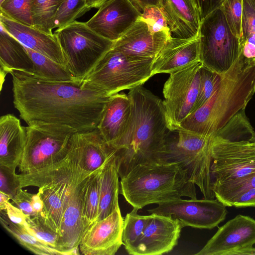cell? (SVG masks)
I'll return each instance as SVG.
<instances>
[{
    "label": "cell",
    "mask_w": 255,
    "mask_h": 255,
    "mask_svg": "<svg viewBox=\"0 0 255 255\" xmlns=\"http://www.w3.org/2000/svg\"><path fill=\"white\" fill-rule=\"evenodd\" d=\"M24 47L33 62L32 74L35 76L52 82H68L77 81L66 66L55 62L37 51Z\"/></svg>",
    "instance_id": "28"
},
{
    "label": "cell",
    "mask_w": 255,
    "mask_h": 255,
    "mask_svg": "<svg viewBox=\"0 0 255 255\" xmlns=\"http://www.w3.org/2000/svg\"><path fill=\"white\" fill-rule=\"evenodd\" d=\"M141 19L147 23L153 33L165 31L170 34L167 22L159 7H146L142 12Z\"/></svg>",
    "instance_id": "39"
},
{
    "label": "cell",
    "mask_w": 255,
    "mask_h": 255,
    "mask_svg": "<svg viewBox=\"0 0 255 255\" xmlns=\"http://www.w3.org/2000/svg\"><path fill=\"white\" fill-rule=\"evenodd\" d=\"M67 62L66 67L83 81L114 42L97 34L86 22L76 20L54 33Z\"/></svg>",
    "instance_id": "7"
},
{
    "label": "cell",
    "mask_w": 255,
    "mask_h": 255,
    "mask_svg": "<svg viewBox=\"0 0 255 255\" xmlns=\"http://www.w3.org/2000/svg\"><path fill=\"white\" fill-rule=\"evenodd\" d=\"M114 150L96 128L74 133L69 141L68 154L83 169L93 172L104 165Z\"/></svg>",
    "instance_id": "20"
},
{
    "label": "cell",
    "mask_w": 255,
    "mask_h": 255,
    "mask_svg": "<svg viewBox=\"0 0 255 255\" xmlns=\"http://www.w3.org/2000/svg\"><path fill=\"white\" fill-rule=\"evenodd\" d=\"M4 0H0V3H1Z\"/></svg>",
    "instance_id": "50"
},
{
    "label": "cell",
    "mask_w": 255,
    "mask_h": 255,
    "mask_svg": "<svg viewBox=\"0 0 255 255\" xmlns=\"http://www.w3.org/2000/svg\"><path fill=\"white\" fill-rule=\"evenodd\" d=\"M13 103L28 126L75 133L97 128L111 96L83 81L44 80L13 70Z\"/></svg>",
    "instance_id": "1"
},
{
    "label": "cell",
    "mask_w": 255,
    "mask_h": 255,
    "mask_svg": "<svg viewBox=\"0 0 255 255\" xmlns=\"http://www.w3.org/2000/svg\"><path fill=\"white\" fill-rule=\"evenodd\" d=\"M224 0H197L201 20L215 9L219 7Z\"/></svg>",
    "instance_id": "44"
},
{
    "label": "cell",
    "mask_w": 255,
    "mask_h": 255,
    "mask_svg": "<svg viewBox=\"0 0 255 255\" xmlns=\"http://www.w3.org/2000/svg\"><path fill=\"white\" fill-rule=\"evenodd\" d=\"M199 37L203 66L223 75L238 59L241 48L219 7L201 21Z\"/></svg>",
    "instance_id": "8"
},
{
    "label": "cell",
    "mask_w": 255,
    "mask_h": 255,
    "mask_svg": "<svg viewBox=\"0 0 255 255\" xmlns=\"http://www.w3.org/2000/svg\"><path fill=\"white\" fill-rule=\"evenodd\" d=\"M0 24L24 46L66 66V59L54 33L49 34L33 26L23 24L1 13Z\"/></svg>",
    "instance_id": "22"
},
{
    "label": "cell",
    "mask_w": 255,
    "mask_h": 255,
    "mask_svg": "<svg viewBox=\"0 0 255 255\" xmlns=\"http://www.w3.org/2000/svg\"><path fill=\"white\" fill-rule=\"evenodd\" d=\"M10 199V196L0 191V211H4L5 209V204Z\"/></svg>",
    "instance_id": "47"
},
{
    "label": "cell",
    "mask_w": 255,
    "mask_h": 255,
    "mask_svg": "<svg viewBox=\"0 0 255 255\" xmlns=\"http://www.w3.org/2000/svg\"><path fill=\"white\" fill-rule=\"evenodd\" d=\"M0 90L7 74L13 70L32 74L33 62L24 46L0 24Z\"/></svg>",
    "instance_id": "25"
},
{
    "label": "cell",
    "mask_w": 255,
    "mask_h": 255,
    "mask_svg": "<svg viewBox=\"0 0 255 255\" xmlns=\"http://www.w3.org/2000/svg\"><path fill=\"white\" fill-rule=\"evenodd\" d=\"M108 0H86L87 5L90 10L92 8H98Z\"/></svg>",
    "instance_id": "48"
},
{
    "label": "cell",
    "mask_w": 255,
    "mask_h": 255,
    "mask_svg": "<svg viewBox=\"0 0 255 255\" xmlns=\"http://www.w3.org/2000/svg\"><path fill=\"white\" fill-rule=\"evenodd\" d=\"M200 62L199 36L189 39L169 37L155 58L152 76L171 74Z\"/></svg>",
    "instance_id": "23"
},
{
    "label": "cell",
    "mask_w": 255,
    "mask_h": 255,
    "mask_svg": "<svg viewBox=\"0 0 255 255\" xmlns=\"http://www.w3.org/2000/svg\"><path fill=\"white\" fill-rule=\"evenodd\" d=\"M130 124L116 156L120 178L139 164L168 161V131L163 101L142 85L130 89Z\"/></svg>",
    "instance_id": "2"
},
{
    "label": "cell",
    "mask_w": 255,
    "mask_h": 255,
    "mask_svg": "<svg viewBox=\"0 0 255 255\" xmlns=\"http://www.w3.org/2000/svg\"><path fill=\"white\" fill-rule=\"evenodd\" d=\"M102 167L91 174L87 183L82 214L84 233L97 221L98 216L100 179Z\"/></svg>",
    "instance_id": "29"
},
{
    "label": "cell",
    "mask_w": 255,
    "mask_h": 255,
    "mask_svg": "<svg viewBox=\"0 0 255 255\" xmlns=\"http://www.w3.org/2000/svg\"><path fill=\"white\" fill-rule=\"evenodd\" d=\"M115 152V149L101 168L99 213L97 221L107 217L119 207L120 176Z\"/></svg>",
    "instance_id": "26"
},
{
    "label": "cell",
    "mask_w": 255,
    "mask_h": 255,
    "mask_svg": "<svg viewBox=\"0 0 255 255\" xmlns=\"http://www.w3.org/2000/svg\"><path fill=\"white\" fill-rule=\"evenodd\" d=\"M63 0H31V13L33 27L52 33L57 12Z\"/></svg>",
    "instance_id": "31"
},
{
    "label": "cell",
    "mask_w": 255,
    "mask_h": 255,
    "mask_svg": "<svg viewBox=\"0 0 255 255\" xmlns=\"http://www.w3.org/2000/svg\"><path fill=\"white\" fill-rule=\"evenodd\" d=\"M255 219L238 215L219 227L196 255H255Z\"/></svg>",
    "instance_id": "13"
},
{
    "label": "cell",
    "mask_w": 255,
    "mask_h": 255,
    "mask_svg": "<svg viewBox=\"0 0 255 255\" xmlns=\"http://www.w3.org/2000/svg\"><path fill=\"white\" fill-rule=\"evenodd\" d=\"M151 213L171 215L177 219L183 228L190 226L200 229H212L226 218L228 212L222 202L216 199L198 200L181 198L160 203L147 210Z\"/></svg>",
    "instance_id": "12"
},
{
    "label": "cell",
    "mask_w": 255,
    "mask_h": 255,
    "mask_svg": "<svg viewBox=\"0 0 255 255\" xmlns=\"http://www.w3.org/2000/svg\"><path fill=\"white\" fill-rule=\"evenodd\" d=\"M32 205L37 216H41L46 218L44 205L39 194L38 192L37 194H33Z\"/></svg>",
    "instance_id": "45"
},
{
    "label": "cell",
    "mask_w": 255,
    "mask_h": 255,
    "mask_svg": "<svg viewBox=\"0 0 255 255\" xmlns=\"http://www.w3.org/2000/svg\"><path fill=\"white\" fill-rule=\"evenodd\" d=\"M233 206L236 208L255 207V188L241 193L234 200Z\"/></svg>",
    "instance_id": "43"
},
{
    "label": "cell",
    "mask_w": 255,
    "mask_h": 255,
    "mask_svg": "<svg viewBox=\"0 0 255 255\" xmlns=\"http://www.w3.org/2000/svg\"><path fill=\"white\" fill-rule=\"evenodd\" d=\"M132 114L128 95L115 94L108 101L97 126L100 135L112 148L117 150L128 129Z\"/></svg>",
    "instance_id": "19"
},
{
    "label": "cell",
    "mask_w": 255,
    "mask_h": 255,
    "mask_svg": "<svg viewBox=\"0 0 255 255\" xmlns=\"http://www.w3.org/2000/svg\"><path fill=\"white\" fill-rule=\"evenodd\" d=\"M201 62L170 74L163 89L166 120L170 131L193 111L198 95Z\"/></svg>",
    "instance_id": "10"
},
{
    "label": "cell",
    "mask_w": 255,
    "mask_h": 255,
    "mask_svg": "<svg viewBox=\"0 0 255 255\" xmlns=\"http://www.w3.org/2000/svg\"><path fill=\"white\" fill-rule=\"evenodd\" d=\"M141 14L131 0H108L86 23L97 34L115 42L141 18Z\"/></svg>",
    "instance_id": "15"
},
{
    "label": "cell",
    "mask_w": 255,
    "mask_h": 255,
    "mask_svg": "<svg viewBox=\"0 0 255 255\" xmlns=\"http://www.w3.org/2000/svg\"><path fill=\"white\" fill-rule=\"evenodd\" d=\"M140 10L143 11L148 6H157L159 7L161 0H131Z\"/></svg>",
    "instance_id": "46"
},
{
    "label": "cell",
    "mask_w": 255,
    "mask_h": 255,
    "mask_svg": "<svg viewBox=\"0 0 255 255\" xmlns=\"http://www.w3.org/2000/svg\"><path fill=\"white\" fill-rule=\"evenodd\" d=\"M26 220L28 224L26 229L50 247L61 252L60 250L61 235L53 228L46 217L27 216Z\"/></svg>",
    "instance_id": "34"
},
{
    "label": "cell",
    "mask_w": 255,
    "mask_h": 255,
    "mask_svg": "<svg viewBox=\"0 0 255 255\" xmlns=\"http://www.w3.org/2000/svg\"><path fill=\"white\" fill-rule=\"evenodd\" d=\"M182 224L171 215L151 213L140 239L128 253L132 255H160L177 245Z\"/></svg>",
    "instance_id": "16"
},
{
    "label": "cell",
    "mask_w": 255,
    "mask_h": 255,
    "mask_svg": "<svg viewBox=\"0 0 255 255\" xmlns=\"http://www.w3.org/2000/svg\"><path fill=\"white\" fill-rule=\"evenodd\" d=\"M31 0H4L0 3V13L23 24L33 26Z\"/></svg>",
    "instance_id": "36"
},
{
    "label": "cell",
    "mask_w": 255,
    "mask_h": 255,
    "mask_svg": "<svg viewBox=\"0 0 255 255\" xmlns=\"http://www.w3.org/2000/svg\"><path fill=\"white\" fill-rule=\"evenodd\" d=\"M26 139L18 166L20 174L33 173L66 157L73 133L28 126Z\"/></svg>",
    "instance_id": "11"
},
{
    "label": "cell",
    "mask_w": 255,
    "mask_h": 255,
    "mask_svg": "<svg viewBox=\"0 0 255 255\" xmlns=\"http://www.w3.org/2000/svg\"><path fill=\"white\" fill-rule=\"evenodd\" d=\"M255 188V173L241 179L212 187L215 198L226 207H232L234 200L243 192Z\"/></svg>",
    "instance_id": "33"
},
{
    "label": "cell",
    "mask_w": 255,
    "mask_h": 255,
    "mask_svg": "<svg viewBox=\"0 0 255 255\" xmlns=\"http://www.w3.org/2000/svg\"><path fill=\"white\" fill-rule=\"evenodd\" d=\"M72 158L74 164L69 179V192L60 228V250L63 255H72V250L79 246L84 233L82 214L84 193L89 177L93 173L83 169Z\"/></svg>",
    "instance_id": "14"
},
{
    "label": "cell",
    "mask_w": 255,
    "mask_h": 255,
    "mask_svg": "<svg viewBox=\"0 0 255 255\" xmlns=\"http://www.w3.org/2000/svg\"><path fill=\"white\" fill-rule=\"evenodd\" d=\"M90 10L86 0H63L55 16L54 28H61Z\"/></svg>",
    "instance_id": "35"
},
{
    "label": "cell",
    "mask_w": 255,
    "mask_h": 255,
    "mask_svg": "<svg viewBox=\"0 0 255 255\" xmlns=\"http://www.w3.org/2000/svg\"><path fill=\"white\" fill-rule=\"evenodd\" d=\"M26 139L25 127L12 114L0 118V166L15 171L23 153Z\"/></svg>",
    "instance_id": "24"
},
{
    "label": "cell",
    "mask_w": 255,
    "mask_h": 255,
    "mask_svg": "<svg viewBox=\"0 0 255 255\" xmlns=\"http://www.w3.org/2000/svg\"><path fill=\"white\" fill-rule=\"evenodd\" d=\"M8 218L13 223L27 227V215L17 207L8 201L5 204L4 210Z\"/></svg>",
    "instance_id": "42"
},
{
    "label": "cell",
    "mask_w": 255,
    "mask_h": 255,
    "mask_svg": "<svg viewBox=\"0 0 255 255\" xmlns=\"http://www.w3.org/2000/svg\"><path fill=\"white\" fill-rule=\"evenodd\" d=\"M223 75L214 72L202 65L200 69L198 95L192 112L201 107L210 98L217 88Z\"/></svg>",
    "instance_id": "37"
},
{
    "label": "cell",
    "mask_w": 255,
    "mask_h": 255,
    "mask_svg": "<svg viewBox=\"0 0 255 255\" xmlns=\"http://www.w3.org/2000/svg\"><path fill=\"white\" fill-rule=\"evenodd\" d=\"M121 179L120 193L138 210L183 196L197 199L195 184L178 162L139 164Z\"/></svg>",
    "instance_id": "4"
},
{
    "label": "cell",
    "mask_w": 255,
    "mask_h": 255,
    "mask_svg": "<svg viewBox=\"0 0 255 255\" xmlns=\"http://www.w3.org/2000/svg\"><path fill=\"white\" fill-rule=\"evenodd\" d=\"M254 132L243 109L214 134L211 149L212 187L255 173V144L249 141Z\"/></svg>",
    "instance_id": "5"
},
{
    "label": "cell",
    "mask_w": 255,
    "mask_h": 255,
    "mask_svg": "<svg viewBox=\"0 0 255 255\" xmlns=\"http://www.w3.org/2000/svg\"><path fill=\"white\" fill-rule=\"evenodd\" d=\"M33 194L30 193L26 190L20 189L16 195L12 199V204H14L21 210L27 216L30 217L36 216L32 205Z\"/></svg>",
    "instance_id": "41"
},
{
    "label": "cell",
    "mask_w": 255,
    "mask_h": 255,
    "mask_svg": "<svg viewBox=\"0 0 255 255\" xmlns=\"http://www.w3.org/2000/svg\"><path fill=\"white\" fill-rule=\"evenodd\" d=\"M124 218L120 207L95 222L84 233L79 250L85 255H114L123 245Z\"/></svg>",
    "instance_id": "17"
},
{
    "label": "cell",
    "mask_w": 255,
    "mask_h": 255,
    "mask_svg": "<svg viewBox=\"0 0 255 255\" xmlns=\"http://www.w3.org/2000/svg\"><path fill=\"white\" fill-rule=\"evenodd\" d=\"M175 139L168 137V161L179 162L190 181L197 185L205 199H214L211 166L214 135H204L183 130H176Z\"/></svg>",
    "instance_id": "9"
},
{
    "label": "cell",
    "mask_w": 255,
    "mask_h": 255,
    "mask_svg": "<svg viewBox=\"0 0 255 255\" xmlns=\"http://www.w3.org/2000/svg\"><path fill=\"white\" fill-rule=\"evenodd\" d=\"M138 209L133 208L124 219L123 242L128 254L135 247L142 235L149 220V215L137 214Z\"/></svg>",
    "instance_id": "32"
},
{
    "label": "cell",
    "mask_w": 255,
    "mask_h": 255,
    "mask_svg": "<svg viewBox=\"0 0 255 255\" xmlns=\"http://www.w3.org/2000/svg\"><path fill=\"white\" fill-rule=\"evenodd\" d=\"M219 8L223 12L232 33L240 39L241 35L243 0H224Z\"/></svg>",
    "instance_id": "38"
},
{
    "label": "cell",
    "mask_w": 255,
    "mask_h": 255,
    "mask_svg": "<svg viewBox=\"0 0 255 255\" xmlns=\"http://www.w3.org/2000/svg\"><path fill=\"white\" fill-rule=\"evenodd\" d=\"M255 93V59L240 54L210 98L184 119L176 130L214 135L245 109Z\"/></svg>",
    "instance_id": "3"
},
{
    "label": "cell",
    "mask_w": 255,
    "mask_h": 255,
    "mask_svg": "<svg viewBox=\"0 0 255 255\" xmlns=\"http://www.w3.org/2000/svg\"><path fill=\"white\" fill-rule=\"evenodd\" d=\"M0 222L3 228L24 248L39 255H63L37 238L24 226L12 222L5 211H0Z\"/></svg>",
    "instance_id": "27"
},
{
    "label": "cell",
    "mask_w": 255,
    "mask_h": 255,
    "mask_svg": "<svg viewBox=\"0 0 255 255\" xmlns=\"http://www.w3.org/2000/svg\"><path fill=\"white\" fill-rule=\"evenodd\" d=\"M154 59L128 56L112 46L84 81L111 96L144 84L152 76Z\"/></svg>",
    "instance_id": "6"
},
{
    "label": "cell",
    "mask_w": 255,
    "mask_h": 255,
    "mask_svg": "<svg viewBox=\"0 0 255 255\" xmlns=\"http://www.w3.org/2000/svg\"><path fill=\"white\" fill-rule=\"evenodd\" d=\"M249 141L252 143L255 144V131L253 133L252 135L249 139Z\"/></svg>",
    "instance_id": "49"
},
{
    "label": "cell",
    "mask_w": 255,
    "mask_h": 255,
    "mask_svg": "<svg viewBox=\"0 0 255 255\" xmlns=\"http://www.w3.org/2000/svg\"><path fill=\"white\" fill-rule=\"evenodd\" d=\"M20 189L15 171L0 166V191L8 195L12 200Z\"/></svg>",
    "instance_id": "40"
},
{
    "label": "cell",
    "mask_w": 255,
    "mask_h": 255,
    "mask_svg": "<svg viewBox=\"0 0 255 255\" xmlns=\"http://www.w3.org/2000/svg\"><path fill=\"white\" fill-rule=\"evenodd\" d=\"M170 37L165 31L153 33L141 18L115 41L112 47L131 57L155 58Z\"/></svg>",
    "instance_id": "18"
},
{
    "label": "cell",
    "mask_w": 255,
    "mask_h": 255,
    "mask_svg": "<svg viewBox=\"0 0 255 255\" xmlns=\"http://www.w3.org/2000/svg\"><path fill=\"white\" fill-rule=\"evenodd\" d=\"M159 8L171 37L189 39L199 36L202 20L197 0H161Z\"/></svg>",
    "instance_id": "21"
},
{
    "label": "cell",
    "mask_w": 255,
    "mask_h": 255,
    "mask_svg": "<svg viewBox=\"0 0 255 255\" xmlns=\"http://www.w3.org/2000/svg\"><path fill=\"white\" fill-rule=\"evenodd\" d=\"M241 52L245 57L255 59V0H243Z\"/></svg>",
    "instance_id": "30"
}]
</instances>
